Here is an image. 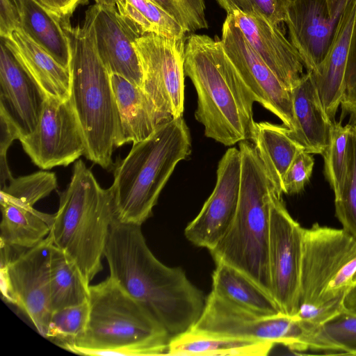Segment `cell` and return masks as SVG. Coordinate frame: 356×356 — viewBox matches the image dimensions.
I'll return each instance as SVG.
<instances>
[{"label": "cell", "instance_id": "cell-1", "mask_svg": "<svg viewBox=\"0 0 356 356\" xmlns=\"http://www.w3.org/2000/svg\"><path fill=\"white\" fill-rule=\"evenodd\" d=\"M104 257L110 277L166 330L170 340L191 330L206 302L180 267H169L149 248L141 226L115 220Z\"/></svg>", "mask_w": 356, "mask_h": 356}, {"label": "cell", "instance_id": "cell-2", "mask_svg": "<svg viewBox=\"0 0 356 356\" xmlns=\"http://www.w3.org/2000/svg\"><path fill=\"white\" fill-rule=\"evenodd\" d=\"M184 73L197 95L195 119L204 135L225 146L251 140L254 97L225 54L220 40L186 38Z\"/></svg>", "mask_w": 356, "mask_h": 356}, {"label": "cell", "instance_id": "cell-3", "mask_svg": "<svg viewBox=\"0 0 356 356\" xmlns=\"http://www.w3.org/2000/svg\"><path fill=\"white\" fill-rule=\"evenodd\" d=\"M239 150L241 175L236 213L225 235L209 251L216 264L236 268L273 298L268 265L270 207L274 195L282 194L254 145L240 142Z\"/></svg>", "mask_w": 356, "mask_h": 356}, {"label": "cell", "instance_id": "cell-4", "mask_svg": "<svg viewBox=\"0 0 356 356\" xmlns=\"http://www.w3.org/2000/svg\"><path fill=\"white\" fill-rule=\"evenodd\" d=\"M191 152V134L182 116L161 123L150 136L133 144L115 168L109 188L115 220L141 226L177 163Z\"/></svg>", "mask_w": 356, "mask_h": 356}, {"label": "cell", "instance_id": "cell-5", "mask_svg": "<svg viewBox=\"0 0 356 356\" xmlns=\"http://www.w3.org/2000/svg\"><path fill=\"white\" fill-rule=\"evenodd\" d=\"M72 45L71 96L83 136L86 158L104 169L113 163L118 123L111 74L97 51L92 15L88 8L83 25L64 24Z\"/></svg>", "mask_w": 356, "mask_h": 356}, {"label": "cell", "instance_id": "cell-6", "mask_svg": "<svg viewBox=\"0 0 356 356\" xmlns=\"http://www.w3.org/2000/svg\"><path fill=\"white\" fill-rule=\"evenodd\" d=\"M86 331L69 351L83 355H166V330L114 279L89 286Z\"/></svg>", "mask_w": 356, "mask_h": 356}, {"label": "cell", "instance_id": "cell-7", "mask_svg": "<svg viewBox=\"0 0 356 356\" xmlns=\"http://www.w3.org/2000/svg\"><path fill=\"white\" fill-rule=\"evenodd\" d=\"M49 232L53 245L75 265L85 282L103 269L102 258L115 220L110 188L100 186L81 159L73 166L66 189L59 193L58 209Z\"/></svg>", "mask_w": 356, "mask_h": 356}, {"label": "cell", "instance_id": "cell-8", "mask_svg": "<svg viewBox=\"0 0 356 356\" xmlns=\"http://www.w3.org/2000/svg\"><path fill=\"white\" fill-rule=\"evenodd\" d=\"M356 273V238L342 229L304 228L298 310L295 316L319 326L340 313Z\"/></svg>", "mask_w": 356, "mask_h": 356}, {"label": "cell", "instance_id": "cell-9", "mask_svg": "<svg viewBox=\"0 0 356 356\" xmlns=\"http://www.w3.org/2000/svg\"><path fill=\"white\" fill-rule=\"evenodd\" d=\"M316 326L280 313L261 316L221 298L212 291L190 331L205 335L280 343L293 351L311 350Z\"/></svg>", "mask_w": 356, "mask_h": 356}, {"label": "cell", "instance_id": "cell-10", "mask_svg": "<svg viewBox=\"0 0 356 356\" xmlns=\"http://www.w3.org/2000/svg\"><path fill=\"white\" fill-rule=\"evenodd\" d=\"M50 234L38 244L11 259V248L1 244V291L16 305L46 338L51 314L49 296Z\"/></svg>", "mask_w": 356, "mask_h": 356}, {"label": "cell", "instance_id": "cell-11", "mask_svg": "<svg viewBox=\"0 0 356 356\" xmlns=\"http://www.w3.org/2000/svg\"><path fill=\"white\" fill-rule=\"evenodd\" d=\"M186 41V37L150 33L134 42L143 74L142 88L165 121L183 114Z\"/></svg>", "mask_w": 356, "mask_h": 356}, {"label": "cell", "instance_id": "cell-12", "mask_svg": "<svg viewBox=\"0 0 356 356\" xmlns=\"http://www.w3.org/2000/svg\"><path fill=\"white\" fill-rule=\"evenodd\" d=\"M304 228L282 199L275 195L270 207L268 265L273 298L281 312L294 316L298 310Z\"/></svg>", "mask_w": 356, "mask_h": 356}, {"label": "cell", "instance_id": "cell-13", "mask_svg": "<svg viewBox=\"0 0 356 356\" xmlns=\"http://www.w3.org/2000/svg\"><path fill=\"white\" fill-rule=\"evenodd\" d=\"M220 42L225 54L252 93L254 102L278 117L289 129V133L294 132L296 124L291 90L251 47L232 14H227Z\"/></svg>", "mask_w": 356, "mask_h": 356}, {"label": "cell", "instance_id": "cell-14", "mask_svg": "<svg viewBox=\"0 0 356 356\" xmlns=\"http://www.w3.org/2000/svg\"><path fill=\"white\" fill-rule=\"evenodd\" d=\"M19 140L32 162L42 170L67 166L86 152L70 99L45 98L36 127Z\"/></svg>", "mask_w": 356, "mask_h": 356}, {"label": "cell", "instance_id": "cell-15", "mask_svg": "<svg viewBox=\"0 0 356 356\" xmlns=\"http://www.w3.org/2000/svg\"><path fill=\"white\" fill-rule=\"evenodd\" d=\"M241 175L240 150L229 147L218 163L212 193L185 229V236L190 242L210 250L225 235L236 213Z\"/></svg>", "mask_w": 356, "mask_h": 356}, {"label": "cell", "instance_id": "cell-16", "mask_svg": "<svg viewBox=\"0 0 356 356\" xmlns=\"http://www.w3.org/2000/svg\"><path fill=\"white\" fill-rule=\"evenodd\" d=\"M350 0H293L285 24L289 40L307 72L315 71L325 58Z\"/></svg>", "mask_w": 356, "mask_h": 356}, {"label": "cell", "instance_id": "cell-17", "mask_svg": "<svg viewBox=\"0 0 356 356\" xmlns=\"http://www.w3.org/2000/svg\"><path fill=\"white\" fill-rule=\"evenodd\" d=\"M89 9L97 51L109 73L120 74L142 88V70L134 47L139 36L121 18L116 7L95 3Z\"/></svg>", "mask_w": 356, "mask_h": 356}, {"label": "cell", "instance_id": "cell-18", "mask_svg": "<svg viewBox=\"0 0 356 356\" xmlns=\"http://www.w3.org/2000/svg\"><path fill=\"white\" fill-rule=\"evenodd\" d=\"M232 15L251 47L283 84L291 90L305 74V67L298 51L279 26L256 15L239 11H235Z\"/></svg>", "mask_w": 356, "mask_h": 356}, {"label": "cell", "instance_id": "cell-19", "mask_svg": "<svg viewBox=\"0 0 356 356\" xmlns=\"http://www.w3.org/2000/svg\"><path fill=\"white\" fill-rule=\"evenodd\" d=\"M44 99L39 87L1 39L0 108L15 124L20 138L31 134L36 127Z\"/></svg>", "mask_w": 356, "mask_h": 356}, {"label": "cell", "instance_id": "cell-20", "mask_svg": "<svg viewBox=\"0 0 356 356\" xmlns=\"http://www.w3.org/2000/svg\"><path fill=\"white\" fill-rule=\"evenodd\" d=\"M356 19V0H350L328 51L317 69L309 72L327 118L335 121L343 97L345 75Z\"/></svg>", "mask_w": 356, "mask_h": 356}, {"label": "cell", "instance_id": "cell-21", "mask_svg": "<svg viewBox=\"0 0 356 356\" xmlns=\"http://www.w3.org/2000/svg\"><path fill=\"white\" fill-rule=\"evenodd\" d=\"M111 79L118 113L115 147L145 140L165 120L141 87L118 74Z\"/></svg>", "mask_w": 356, "mask_h": 356}, {"label": "cell", "instance_id": "cell-22", "mask_svg": "<svg viewBox=\"0 0 356 356\" xmlns=\"http://www.w3.org/2000/svg\"><path fill=\"white\" fill-rule=\"evenodd\" d=\"M1 39L45 98L70 99V69L58 63L21 28Z\"/></svg>", "mask_w": 356, "mask_h": 356}, {"label": "cell", "instance_id": "cell-23", "mask_svg": "<svg viewBox=\"0 0 356 356\" xmlns=\"http://www.w3.org/2000/svg\"><path fill=\"white\" fill-rule=\"evenodd\" d=\"M296 128L288 134L303 149L321 154L329 144L332 123L326 116L309 72L291 89Z\"/></svg>", "mask_w": 356, "mask_h": 356}, {"label": "cell", "instance_id": "cell-24", "mask_svg": "<svg viewBox=\"0 0 356 356\" xmlns=\"http://www.w3.org/2000/svg\"><path fill=\"white\" fill-rule=\"evenodd\" d=\"M1 244L26 250L34 247L49 234L55 214L39 211L1 193Z\"/></svg>", "mask_w": 356, "mask_h": 356}, {"label": "cell", "instance_id": "cell-25", "mask_svg": "<svg viewBox=\"0 0 356 356\" xmlns=\"http://www.w3.org/2000/svg\"><path fill=\"white\" fill-rule=\"evenodd\" d=\"M20 28L58 63L70 69L71 40L64 27L67 21L36 0H20Z\"/></svg>", "mask_w": 356, "mask_h": 356}, {"label": "cell", "instance_id": "cell-26", "mask_svg": "<svg viewBox=\"0 0 356 356\" xmlns=\"http://www.w3.org/2000/svg\"><path fill=\"white\" fill-rule=\"evenodd\" d=\"M216 265L212 274L213 292L258 315L282 313L275 300L240 271L224 263Z\"/></svg>", "mask_w": 356, "mask_h": 356}, {"label": "cell", "instance_id": "cell-27", "mask_svg": "<svg viewBox=\"0 0 356 356\" xmlns=\"http://www.w3.org/2000/svg\"><path fill=\"white\" fill-rule=\"evenodd\" d=\"M289 128L268 122H255L252 140L277 191L296 154L303 148L288 134Z\"/></svg>", "mask_w": 356, "mask_h": 356}, {"label": "cell", "instance_id": "cell-28", "mask_svg": "<svg viewBox=\"0 0 356 356\" xmlns=\"http://www.w3.org/2000/svg\"><path fill=\"white\" fill-rule=\"evenodd\" d=\"M275 343L205 335L188 331L170 340L166 355L264 356Z\"/></svg>", "mask_w": 356, "mask_h": 356}, {"label": "cell", "instance_id": "cell-29", "mask_svg": "<svg viewBox=\"0 0 356 356\" xmlns=\"http://www.w3.org/2000/svg\"><path fill=\"white\" fill-rule=\"evenodd\" d=\"M115 7L121 18L139 36L156 34L168 38H185L187 32L152 0H120Z\"/></svg>", "mask_w": 356, "mask_h": 356}, {"label": "cell", "instance_id": "cell-30", "mask_svg": "<svg viewBox=\"0 0 356 356\" xmlns=\"http://www.w3.org/2000/svg\"><path fill=\"white\" fill-rule=\"evenodd\" d=\"M89 286L75 265L53 245L49 275L51 313L88 300Z\"/></svg>", "mask_w": 356, "mask_h": 356}, {"label": "cell", "instance_id": "cell-31", "mask_svg": "<svg viewBox=\"0 0 356 356\" xmlns=\"http://www.w3.org/2000/svg\"><path fill=\"white\" fill-rule=\"evenodd\" d=\"M316 351L351 355L356 351V313L343 309L318 327Z\"/></svg>", "mask_w": 356, "mask_h": 356}, {"label": "cell", "instance_id": "cell-32", "mask_svg": "<svg viewBox=\"0 0 356 356\" xmlns=\"http://www.w3.org/2000/svg\"><path fill=\"white\" fill-rule=\"evenodd\" d=\"M88 317V300L54 311L49 318L45 339L69 351L84 334Z\"/></svg>", "mask_w": 356, "mask_h": 356}, {"label": "cell", "instance_id": "cell-33", "mask_svg": "<svg viewBox=\"0 0 356 356\" xmlns=\"http://www.w3.org/2000/svg\"><path fill=\"white\" fill-rule=\"evenodd\" d=\"M350 124L332 123L329 144L322 154L324 175L337 199L342 191L348 167V140Z\"/></svg>", "mask_w": 356, "mask_h": 356}, {"label": "cell", "instance_id": "cell-34", "mask_svg": "<svg viewBox=\"0 0 356 356\" xmlns=\"http://www.w3.org/2000/svg\"><path fill=\"white\" fill-rule=\"evenodd\" d=\"M335 215L343 229L356 238V124H350L348 167L340 196L334 200Z\"/></svg>", "mask_w": 356, "mask_h": 356}, {"label": "cell", "instance_id": "cell-35", "mask_svg": "<svg viewBox=\"0 0 356 356\" xmlns=\"http://www.w3.org/2000/svg\"><path fill=\"white\" fill-rule=\"evenodd\" d=\"M58 186L54 172L39 171L12 178L1 188V193L25 204L33 206L48 196Z\"/></svg>", "mask_w": 356, "mask_h": 356}, {"label": "cell", "instance_id": "cell-36", "mask_svg": "<svg viewBox=\"0 0 356 356\" xmlns=\"http://www.w3.org/2000/svg\"><path fill=\"white\" fill-rule=\"evenodd\" d=\"M227 14L239 11L261 16L279 26L285 23L289 5L293 0H216Z\"/></svg>", "mask_w": 356, "mask_h": 356}, {"label": "cell", "instance_id": "cell-37", "mask_svg": "<svg viewBox=\"0 0 356 356\" xmlns=\"http://www.w3.org/2000/svg\"><path fill=\"white\" fill-rule=\"evenodd\" d=\"M314 165L311 153L305 149L298 151L284 176L283 193L293 195L302 192L312 176Z\"/></svg>", "mask_w": 356, "mask_h": 356}, {"label": "cell", "instance_id": "cell-38", "mask_svg": "<svg viewBox=\"0 0 356 356\" xmlns=\"http://www.w3.org/2000/svg\"><path fill=\"white\" fill-rule=\"evenodd\" d=\"M0 34L6 38L20 28V0H0Z\"/></svg>", "mask_w": 356, "mask_h": 356}, {"label": "cell", "instance_id": "cell-39", "mask_svg": "<svg viewBox=\"0 0 356 356\" xmlns=\"http://www.w3.org/2000/svg\"><path fill=\"white\" fill-rule=\"evenodd\" d=\"M1 138L0 162H7V151L13 140L19 139L20 133L4 111L0 108Z\"/></svg>", "mask_w": 356, "mask_h": 356}, {"label": "cell", "instance_id": "cell-40", "mask_svg": "<svg viewBox=\"0 0 356 356\" xmlns=\"http://www.w3.org/2000/svg\"><path fill=\"white\" fill-rule=\"evenodd\" d=\"M63 19H69L76 8L87 0H36Z\"/></svg>", "mask_w": 356, "mask_h": 356}, {"label": "cell", "instance_id": "cell-41", "mask_svg": "<svg viewBox=\"0 0 356 356\" xmlns=\"http://www.w3.org/2000/svg\"><path fill=\"white\" fill-rule=\"evenodd\" d=\"M120 0H95L97 4L104 6H115ZM164 10L172 16L181 26L182 20L177 10L170 0H152Z\"/></svg>", "mask_w": 356, "mask_h": 356}, {"label": "cell", "instance_id": "cell-42", "mask_svg": "<svg viewBox=\"0 0 356 356\" xmlns=\"http://www.w3.org/2000/svg\"><path fill=\"white\" fill-rule=\"evenodd\" d=\"M356 70V19L351 37L346 75ZM345 75V76H346Z\"/></svg>", "mask_w": 356, "mask_h": 356}, {"label": "cell", "instance_id": "cell-43", "mask_svg": "<svg viewBox=\"0 0 356 356\" xmlns=\"http://www.w3.org/2000/svg\"><path fill=\"white\" fill-rule=\"evenodd\" d=\"M343 305L346 310L356 313V283L353 284L346 293Z\"/></svg>", "mask_w": 356, "mask_h": 356}, {"label": "cell", "instance_id": "cell-44", "mask_svg": "<svg viewBox=\"0 0 356 356\" xmlns=\"http://www.w3.org/2000/svg\"><path fill=\"white\" fill-rule=\"evenodd\" d=\"M348 123L350 124H356V115L350 119Z\"/></svg>", "mask_w": 356, "mask_h": 356}, {"label": "cell", "instance_id": "cell-45", "mask_svg": "<svg viewBox=\"0 0 356 356\" xmlns=\"http://www.w3.org/2000/svg\"><path fill=\"white\" fill-rule=\"evenodd\" d=\"M354 283H356V273L354 276L353 281V284H354Z\"/></svg>", "mask_w": 356, "mask_h": 356}]
</instances>
